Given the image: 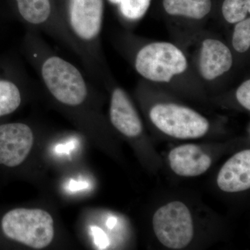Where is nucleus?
<instances>
[{
	"mask_svg": "<svg viewBox=\"0 0 250 250\" xmlns=\"http://www.w3.org/2000/svg\"><path fill=\"white\" fill-rule=\"evenodd\" d=\"M115 47L142 80L167 87H200L188 56L176 42L147 41L125 30L114 39Z\"/></svg>",
	"mask_w": 250,
	"mask_h": 250,
	"instance_id": "1",
	"label": "nucleus"
},
{
	"mask_svg": "<svg viewBox=\"0 0 250 250\" xmlns=\"http://www.w3.org/2000/svg\"><path fill=\"white\" fill-rule=\"evenodd\" d=\"M188 56L202 84H214L231 76L236 62L228 42L202 30L179 44Z\"/></svg>",
	"mask_w": 250,
	"mask_h": 250,
	"instance_id": "2",
	"label": "nucleus"
},
{
	"mask_svg": "<svg viewBox=\"0 0 250 250\" xmlns=\"http://www.w3.org/2000/svg\"><path fill=\"white\" fill-rule=\"evenodd\" d=\"M148 116L161 132L175 139H199L210 129L209 121L205 116L192 108L172 102L154 104Z\"/></svg>",
	"mask_w": 250,
	"mask_h": 250,
	"instance_id": "3",
	"label": "nucleus"
},
{
	"mask_svg": "<svg viewBox=\"0 0 250 250\" xmlns=\"http://www.w3.org/2000/svg\"><path fill=\"white\" fill-rule=\"evenodd\" d=\"M1 228L10 239L36 250L48 246L54 236L53 218L41 209L10 210L1 220Z\"/></svg>",
	"mask_w": 250,
	"mask_h": 250,
	"instance_id": "4",
	"label": "nucleus"
},
{
	"mask_svg": "<svg viewBox=\"0 0 250 250\" xmlns=\"http://www.w3.org/2000/svg\"><path fill=\"white\" fill-rule=\"evenodd\" d=\"M18 19L26 29L47 34L76 56L52 0H14Z\"/></svg>",
	"mask_w": 250,
	"mask_h": 250,
	"instance_id": "5",
	"label": "nucleus"
},
{
	"mask_svg": "<svg viewBox=\"0 0 250 250\" xmlns=\"http://www.w3.org/2000/svg\"><path fill=\"white\" fill-rule=\"evenodd\" d=\"M153 228L159 241L172 250L188 246L193 237L191 213L183 202H170L156 210Z\"/></svg>",
	"mask_w": 250,
	"mask_h": 250,
	"instance_id": "6",
	"label": "nucleus"
},
{
	"mask_svg": "<svg viewBox=\"0 0 250 250\" xmlns=\"http://www.w3.org/2000/svg\"><path fill=\"white\" fill-rule=\"evenodd\" d=\"M162 4L177 44L203 29L213 8L211 0H163Z\"/></svg>",
	"mask_w": 250,
	"mask_h": 250,
	"instance_id": "7",
	"label": "nucleus"
},
{
	"mask_svg": "<svg viewBox=\"0 0 250 250\" xmlns=\"http://www.w3.org/2000/svg\"><path fill=\"white\" fill-rule=\"evenodd\" d=\"M29 81L25 70L17 61L11 58L0 59V118L19 108Z\"/></svg>",
	"mask_w": 250,
	"mask_h": 250,
	"instance_id": "8",
	"label": "nucleus"
},
{
	"mask_svg": "<svg viewBox=\"0 0 250 250\" xmlns=\"http://www.w3.org/2000/svg\"><path fill=\"white\" fill-rule=\"evenodd\" d=\"M34 141L29 125L21 123L0 125V164L11 167L21 165L29 155Z\"/></svg>",
	"mask_w": 250,
	"mask_h": 250,
	"instance_id": "9",
	"label": "nucleus"
},
{
	"mask_svg": "<svg viewBox=\"0 0 250 250\" xmlns=\"http://www.w3.org/2000/svg\"><path fill=\"white\" fill-rule=\"evenodd\" d=\"M112 79L107 83L111 89L109 118L112 125L127 137H137L143 131V123L126 90Z\"/></svg>",
	"mask_w": 250,
	"mask_h": 250,
	"instance_id": "10",
	"label": "nucleus"
},
{
	"mask_svg": "<svg viewBox=\"0 0 250 250\" xmlns=\"http://www.w3.org/2000/svg\"><path fill=\"white\" fill-rule=\"evenodd\" d=\"M172 171L182 177L201 175L208 170L211 159L200 146L187 144L174 147L168 156Z\"/></svg>",
	"mask_w": 250,
	"mask_h": 250,
	"instance_id": "11",
	"label": "nucleus"
},
{
	"mask_svg": "<svg viewBox=\"0 0 250 250\" xmlns=\"http://www.w3.org/2000/svg\"><path fill=\"white\" fill-rule=\"evenodd\" d=\"M217 184L227 192L244 191L250 188V150L235 154L220 169Z\"/></svg>",
	"mask_w": 250,
	"mask_h": 250,
	"instance_id": "12",
	"label": "nucleus"
},
{
	"mask_svg": "<svg viewBox=\"0 0 250 250\" xmlns=\"http://www.w3.org/2000/svg\"><path fill=\"white\" fill-rule=\"evenodd\" d=\"M116 6L121 24L129 31L147 14L152 0H108Z\"/></svg>",
	"mask_w": 250,
	"mask_h": 250,
	"instance_id": "13",
	"label": "nucleus"
},
{
	"mask_svg": "<svg viewBox=\"0 0 250 250\" xmlns=\"http://www.w3.org/2000/svg\"><path fill=\"white\" fill-rule=\"evenodd\" d=\"M228 42L232 51L236 64H241L249 56L250 50V17L233 24Z\"/></svg>",
	"mask_w": 250,
	"mask_h": 250,
	"instance_id": "14",
	"label": "nucleus"
},
{
	"mask_svg": "<svg viewBox=\"0 0 250 250\" xmlns=\"http://www.w3.org/2000/svg\"><path fill=\"white\" fill-rule=\"evenodd\" d=\"M250 0H224L221 16L224 24L233 26L250 17Z\"/></svg>",
	"mask_w": 250,
	"mask_h": 250,
	"instance_id": "15",
	"label": "nucleus"
},
{
	"mask_svg": "<svg viewBox=\"0 0 250 250\" xmlns=\"http://www.w3.org/2000/svg\"><path fill=\"white\" fill-rule=\"evenodd\" d=\"M236 101L247 111H250V79L243 81L235 91Z\"/></svg>",
	"mask_w": 250,
	"mask_h": 250,
	"instance_id": "16",
	"label": "nucleus"
},
{
	"mask_svg": "<svg viewBox=\"0 0 250 250\" xmlns=\"http://www.w3.org/2000/svg\"><path fill=\"white\" fill-rule=\"evenodd\" d=\"M91 232L95 245L100 248V249H105L107 248L109 245V241L104 231L98 227H92Z\"/></svg>",
	"mask_w": 250,
	"mask_h": 250,
	"instance_id": "17",
	"label": "nucleus"
},
{
	"mask_svg": "<svg viewBox=\"0 0 250 250\" xmlns=\"http://www.w3.org/2000/svg\"><path fill=\"white\" fill-rule=\"evenodd\" d=\"M116 218H114V217H111V218L108 219L107 222H106V225H107L108 228L113 229L114 228L115 225H116Z\"/></svg>",
	"mask_w": 250,
	"mask_h": 250,
	"instance_id": "18",
	"label": "nucleus"
}]
</instances>
